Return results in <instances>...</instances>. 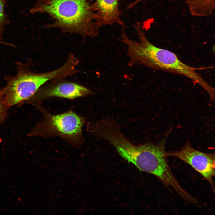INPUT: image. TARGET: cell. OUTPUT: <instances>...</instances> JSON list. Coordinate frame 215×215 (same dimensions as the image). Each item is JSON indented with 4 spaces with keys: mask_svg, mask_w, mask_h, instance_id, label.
I'll return each mask as SVG.
<instances>
[{
    "mask_svg": "<svg viewBox=\"0 0 215 215\" xmlns=\"http://www.w3.org/2000/svg\"><path fill=\"white\" fill-rule=\"evenodd\" d=\"M91 5L96 14L97 23L100 27L118 24L125 27L120 18L118 0H96Z\"/></svg>",
    "mask_w": 215,
    "mask_h": 215,
    "instance_id": "8",
    "label": "cell"
},
{
    "mask_svg": "<svg viewBox=\"0 0 215 215\" xmlns=\"http://www.w3.org/2000/svg\"><path fill=\"white\" fill-rule=\"evenodd\" d=\"M144 0H136L132 3L130 4L127 6V10L130 9L132 8L136 4L139 3L140 2Z\"/></svg>",
    "mask_w": 215,
    "mask_h": 215,
    "instance_id": "12",
    "label": "cell"
},
{
    "mask_svg": "<svg viewBox=\"0 0 215 215\" xmlns=\"http://www.w3.org/2000/svg\"><path fill=\"white\" fill-rule=\"evenodd\" d=\"M6 103L5 89H0V125L4 122L7 117V111L9 109ZM0 141L1 139L0 138Z\"/></svg>",
    "mask_w": 215,
    "mask_h": 215,
    "instance_id": "10",
    "label": "cell"
},
{
    "mask_svg": "<svg viewBox=\"0 0 215 215\" xmlns=\"http://www.w3.org/2000/svg\"><path fill=\"white\" fill-rule=\"evenodd\" d=\"M36 106L42 118L28 134V136L58 137L77 148L84 144L82 129L85 122L84 118L71 110L54 115L40 104Z\"/></svg>",
    "mask_w": 215,
    "mask_h": 215,
    "instance_id": "5",
    "label": "cell"
},
{
    "mask_svg": "<svg viewBox=\"0 0 215 215\" xmlns=\"http://www.w3.org/2000/svg\"><path fill=\"white\" fill-rule=\"evenodd\" d=\"M134 27L139 39V42L131 40L126 34L122 36L120 40L127 47L129 66L143 65L153 69L182 75L199 85L209 95L214 93V88L196 72L198 68L183 63L173 52L152 44L141 29L139 23L135 24Z\"/></svg>",
    "mask_w": 215,
    "mask_h": 215,
    "instance_id": "1",
    "label": "cell"
},
{
    "mask_svg": "<svg viewBox=\"0 0 215 215\" xmlns=\"http://www.w3.org/2000/svg\"><path fill=\"white\" fill-rule=\"evenodd\" d=\"M5 0H0V39H2L4 27L8 22L4 11Z\"/></svg>",
    "mask_w": 215,
    "mask_h": 215,
    "instance_id": "11",
    "label": "cell"
},
{
    "mask_svg": "<svg viewBox=\"0 0 215 215\" xmlns=\"http://www.w3.org/2000/svg\"><path fill=\"white\" fill-rule=\"evenodd\" d=\"M166 157H177L190 165L210 184L214 191L213 178L215 174L214 153H208L194 149L189 141L180 150L165 153Z\"/></svg>",
    "mask_w": 215,
    "mask_h": 215,
    "instance_id": "7",
    "label": "cell"
},
{
    "mask_svg": "<svg viewBox=\"0 0 215 215\" xmlns=\"http://www.w3.org/2000/svg\"><path fill=\"white\" fill-rule=\"evenodd\" d=\"M0 43H2V44H7V45H9V43H5V42H1V41H0Z\"/></svg>",
    "mask_w": 215,
    "mask_h": 215,
    "instance_id": "13",
    "label": "cell"
},
{
    "mask_svg": "<svg viewBox=\"0 0 215 215\" xmlns=\"http://www.w3.org/2000/svg\"><path fill=\"white\" fill-rule=\"evenodd\" d=\"M30 62L26 64L17 62V74L5 78L7 82L4 87L5 99L9 108L24 103L46 82L62 79L71 76L73 73L71 66L67 63L56 70L42 73L30 71Z\"/></svg>",
    "mask_w": 215,
    "mask_h": 215,
    "instance_id": "3",
    "label": "cell"
},
{
    "mask_svg": "<svg viewBox=\"0 0 215 215\" xmlns=\"http://www.w3.org/2000/svg\"><path fill=\"white\" fill-rule=\"evenodd\" d=\"M31 13H45L54 19L46 27L60 28L64 33L83 37L98 35L100 27L96 14L87 0H38Z\"/></svg>",
    "mask_w": 215,
    "mask_h": 215,
    "instance_id": "2",
    "label": "cell"
},
{
    "mask_svg": "<svg viewBox=\"0 0 215 215\" xmlns=\"http://www.w3.org/2000/svg\"><path fill=\"white\" fill-rule=\"evenodd\" d=\"M93 93L89 88L77 83L62 79L40 87L25 103L36 106L53 97L73 99Z\"/></svg>",
    "mask_w": 215,
    "mask_h": 215,
    "instance_id": "6",
    "label": "cell"
},
{
    "mask_svg": "<svg viewBox=\"0 0 215 215\" xmlns=\"http://www.w3.org/2000/svg\"><path fill=\"white\" fill-rule=\"evenodd\" d=\"M171 130L166 132L158 144L149 142L133 146L128 154L127 160L140 171L155 175L165 185L171 187L182 197H184L187 192L175 178L165 155L166 140Z\"/></svg>",
    "mask_w": 215,
    "mask_h": 215,
    "instance_id": "4",
    "label": "cell"
},
{
    "mask_svg": "<svg viewBox=\"0 0 215 215\" xmlns=\"http://www.w3.org/2000/svg\"><path fill=\"white\" fill-rule=\"evenodd\" d=\"M191 14L198 17L211 16L215 9V0H184Z\"/></svg>",
    "mask_w": 215,
    "mask_h": 215,
    "instance_id": "9",
    "label": "cell"
}]
</instances>
